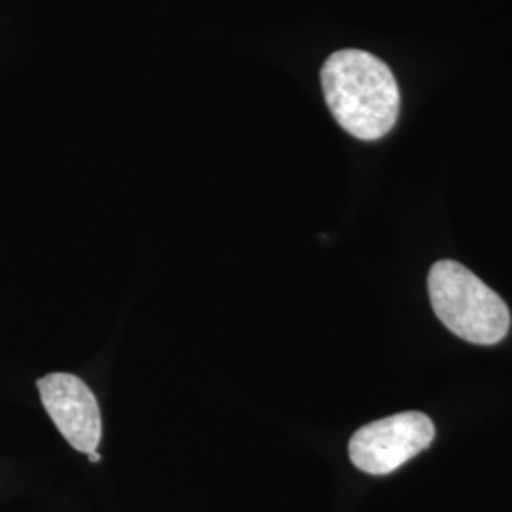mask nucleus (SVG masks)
Listing matches in <instances>:
<instances>
[{"label": "nucleus", "mask_w": 512, "mask_h": 512, "mask_svg": "<svg viewBox=\"0 0 512 512\" xmlns=\"http://www.w3.org/2000/svg\"><path fill=\"white\" fill-rule=\"evenodd\" d=\"M433 439L435 425L425 414L401 412L361 427L349 440V459L368 475H391Z\"/></svg>", "instance_id": "7ed1b4c3"}, {"label": "nucleus", "mask_w": 512, "mask_h": 512, "mask_svg": "<svg viewBox=\"0 0 512 512\" xmlns=\"http://www.w3.org/2000/svg\"><path fill=\"white\" fill-rule=\"evenodd\" d=\"M321 86L334 120L361 141H378L395 128L401 92L384 61L363 50H340L321 69Z\"/></svg>", "instance_id": "f257e3e1"}, {"label": "nucleus", "mask_w": 512, "mask_h": 512, "mask_svg": "<svg viewBox=\"0 0 512 512\" xmlns=\"http://www.w3.org/2000/svg\"><path fill=\"white\" fill-rule=\"evenodd\" d=\"M427 285L437 317L459 338L494 346L507 336L511 313L505 300L459 262H437Z\"/></svg>", "instance_id": "f03ea898"}, {"label": "nucleus", "mask_w": 512, "mask_h": 512, "mask_svg": "<svg viewBox=\"0 0 512 512\" xmlns=\"http://www.w3.org/2000/svg\"><path fill=\"white\" fill-rule=\"evenodd\" d=\"M88 456H90V461H92V463H97V461H101V456L97 454V450H95V452H90Z\"/></svg>", "instance_id": "39448f33"}, {"label": "nucleus", "mask_w": 512, "mask_h": 512, "mask_svg": "<svg viewBox=\"0 0 512 512\" xmlns=\"http://www.w3.org/2000/svg\"><path fill=\"white\" fill-rule=\"evenodd\" d=\"M37 387L40 401L65 440L78 452H95L103 437V423L88 384L73 374L55 372L40 378Z\"/></svg>", "instance_id": "20e7f679"}]
</instances>
